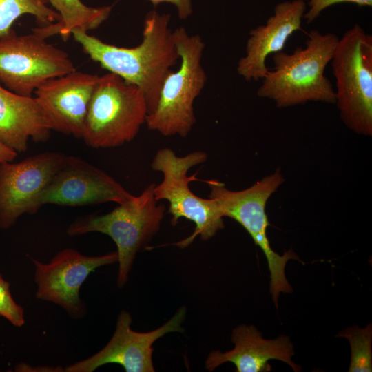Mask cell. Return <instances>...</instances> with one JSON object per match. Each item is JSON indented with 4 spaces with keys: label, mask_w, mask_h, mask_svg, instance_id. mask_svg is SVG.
Masks as SVG:
<instances>
[{
    "label": "cell",
    "mask_w": 372,
    "mask_h": 372,
    "mask_svg": "<svg viewBox=\"0 0 372 372\" xmlns=\"http://www.w3.org/2000/svg\"><path fill=\"white\" fill-rule=\"evenodd\" d=\"M170 20L168 13L149 12L143 22L142 41L132 48L107 43L78 29L71 35L92 61L141 89L149 114L156 109L165 78L179 59Z\"/></svg>",
    "instance_id": "6da1fadb"
},
{
    "label": "cell",
    "mask_w": 372,
    "mask_h": 372,
    "mask_svg": "<svg viewBox=\"0 0 372 372\" xmlns=\"http://www.w3.org/2000/svg\"><path fill=\"white\" fill-rule=\"evenodd\" d=\"M305 47L289 54H273L274 67L269 69L257 90L260 98L272 100L277 107L302 105L309 101L335 103V93L324 71L331 62L339 37L312 30Z\"/></svg>",
    "instance_id": "7a4b0ae2"
},
{
    "label": "cell",
    "mask_w": 372,
    "mask_h": 372,
    "mask_svg": "<svg viewBox=\"0 0 372 372\" xmlns=\"http://www.w3.org/2000/svg\"><path fill=\"white\" fill-rule=\"evenodd\" d=\"M180 64L165 78L154 111L146 116L149 130L164 136H187L196 122L194 103L207 81L202 65L205 42L199 34L190 35L185 28L173 30Z\"/></svg>",
    "instance_id": "3957f363"
},
{
    "label": "cell",
    "mask_w": 372,
    "mask_h": 372,
    "mask_svg": "<svg viewBox=\"0 0 372 372\" xmlns=\"http://www.w3.org/2000/svg\"><path fill=\"white\" fill-rule=\"evenodd\" d=\"M147 115L143 92L113 73L99 76L82 138L92 148H112L133 140Z\"/></svg>",
    "instance_id": "277c9868"
},
{
    "label": "cell",
    "mask_w": 372,
    "mask_h": 372,
    "mask_svg": "<svg viewBox=\"0 0 372 372\" xmlns=\"http://www.w3.org/2000/svg\"><path fill=\"white\" fill-rule=\"evenodd\" d=\"M284 181L279 169L241 191L229 190L223 183L217 180L205 181L210 189L209 197L216 201L223 217H229L239 223L262 250L270 272L269 291L276 307L280 292L293 291L285 273L287 261L295 259L301 262L291 249L283 255L275 252L267 236L269 223L265 211L266 204Z\"/></svg>",
    "instance_id": "5b68a950"
},
{
    "label": "cell",
    "mask_w": 372,
    "mask_h": 372,
    "mask_svg": "<svg viewBox=\"0 0 372 372\" xmlns=\"http://www.w3.org/2000/svg\"><path fill=\"white\" fill-rule=\"evenodd\" d=\"M341 120L354 132L372 136V37L358 24L339 39L331 61Z\"/></svg>",
    "instance_id": "8992f818"
},
{
    "label": "cell",
    "mask_w": 372,
    "mask_h": 372,
    "mask_svg": "<svg viewBox=\"0 0 372 372\" xmlns=\"http://www.w3.org/2000/svg\"><path fill=\"white\" fill-rule=\"evenodd\" d=\"M207 158V154L201 151L178 156L172 149L165 147L156 152L151 163L153 170L163 174V180L155 185L154 193L158 201H168L172 224L176 225L181 218L195 224L193 234L176 243L182 248L198 236L203 240H209L224 227L223 216L216 201L195 195L189 186L190 182L198 180L195 175L187 176L189 170L204 163Z\"/></svg>",
    "instance_id": "52a82bcc"
},
{
    "label": "cell",
    "mask_w": 372,
    "mask_h": 372,
    "mask_svg": "<svg viewBox=\"0 0 372 372\" xmlns=\"http://www.w3.org/2000/svg\"><path fill=\"white\" fill-rule=\"evenodd\" d=\"M154 186L150 184L139 196L118 204L107 214L82 218L67 229L70 236L95 231L114 240L117 247L120 287L127 280L136 253L158 231L163 218L165 207L158 204Z\"/></svg>",
    "instance_id": "ba28073f"
},
{
    "label": "cell",
    "mask_w": 372,
    "mask_h": 372,
    "mask_svg": "<svg viewBox=\"0 0 372 372\" xmlns=\"http://www.w3.org/2000/svg\"><path fill=\"white\" fill-rule=\"evenodd\" d=\"M45 39L14 30L0 38V81L7 89L32 97L46 81L76 70L68 53Z\"/></svg>",
    "instance_id": "9c48e42d"
},
{
    "label": "cell",
    "mask_w": 372,
    "mask_h": 372,
    "mask_svg": "<svg viewBox=\"0 0 372 372\" xmlns=\"http://www.w3.org/2000/svg\"><path fill=\"white\" fill-rule=\"evenodd\" d=\"M65 156L45 152L0 164V229L9 228L23 214L39 210V198Z\"/></svg>",
    "instance_id": "30bf717a"
},
{
    "label": "cell",
    "mask_w": 372,
    "mask_h": 372,
    "mask_svg": "<svg viewBox=\"0 0 372 372\" xmlns=\"http://www.w3.org/2000/svg\"><path fill=\"white\" fill-rule=\"evenodd\" d=\"M134 196L103 170L81 158L65 156L62 163L42 192L38 204L65 206L115 202Z\"/></svg>",
    "instance_id": "8fae6325"
},
{
    "label": "cell",
    "mask_w": 372,
    "mask_h": 372,
    "mask_svg": "<svg viewBox=\"0 0 372 372\" xmlns=\"http://www.w3.org/2000/svg\"><path fill=\"white\" fill-rule=\"evenodd\" d=\"M37 298L52 302L70 316L79 317L84 312L79 289L89 274L96 268L118 262L117 252L87 256L72 248L59 251L44 264L32 259Z\"/></svg>",
    "instance_id": "7c38bea8"
},
{
    "label": "cell",
    "mask_w": 372,
    "mask_h": 372,
    "mask_svg": "<svg viewBox=\"0 0 372 372\" xmlns=\"http://www.w3.org/2000/svg\"><path fill=\"white\" fill-rule=\"evenodd\" d=\"M186 309L180 308L175 315L161 327L147 333H140L130 328L132 318L122 311L111 340L100 351L92 356L65 369L69 372H92L105 364H121L127 372H152V344L169 332H183L181 324Z\"/></svg>",
    "instance_id": "4fadbf2b"
},
{
    "label": "cell",
    "mask_w": 372,
    "mask_h": 372,
    "mask_svg": "<svg viewBox=\"0 0 372 372\" xmlns=\"http://www.w3.org/2000/svg\"><path fill=\"white\" fill-rule=\"evenodd\" d=\"M99 76L72 71L50 79L34 92L52 130L82 138L90 102Z\"/></svg>",
    "instance_id": "5bb4252c"
},
{
    "label": "cell",
    "mask_w": 372,
    "mask_h": 372,
    "mask_svg": "<svg viewBox=\"0 0 372 372\" xmlns=\"http://www.w3.org/2000/svg\"><path fill=\"white\" fill-rule=\"evenodd\" d=\"M306 10L307 3L303 0L278 3L265 25L249 31L245 54L237 64L238 74L247 81L262 80L269 70L267 56L282 51L289 38L302 30Z\"/></svg>",
    "instance_id": "9a60e30c"
},
{
    "label": "cell",
    "mask_w": 372,
    "mask_h": 372,
    "mask_svg": "<svg viewBox=\"0 0 372 372\" xmlns=\"http://www.w3.org/2000/svg\"><path fill=\"white\" fill-rule=\"evenodd\" d=\"M231 340L235 344L232 350L225 353L214 351L209 354L206 369L211 371L229 362L234 364L237 372H269L271 370L269 360H278L288 364L296 372L301 370L291 360L294 351L288 336L266 340L254 326L242 324L233 330Z\"/></svg>",
    "instance_id": "2e32d148"
},
{
    "label": "cell",
    "mask_w": 372,
    "mask_h": 372,
    "mask_svg": "<svg viewBox=\"0 0 372 372\" xmlns=\"http://www.w3.org/2000/svg\"><path fill=\"white\" fill-rule=\"evenodd\" d=\"M51 127L34 96L17 94L0 85V143L18 153L28 142H45Z\"/></svg>",
    "instance_id": "e0dca14e"
},
{
    "label": "cell",
    "mask_w": 372,
    "mask_h": 372,
    "mask_svg": "<svg viewBox=\"0 0 372 372\" xmlns=\"http://www.w3.org/2000/svg\"><path fill=\"white\" fill-rule=\"evenodd\" d=\"M56 9L59 21L36 28L33 32L47 39L59 34L68 39L74 30L85 32L99 28L110 15L112 6L90 7L81 0H47Z\"/></svg>",
    "instance_id": "ac0fdd59"
},
{
    "label": "cell",
    "mask_w": 372,
    "mask_h": 372,
    "mask_svg": "<svg viewBox=\"0 0 372 372\" xmlns=\"http://www.w3.org/2000/svg\"><path fill=\"white\" fill-rule=\"evenodd\" d=\"M24 14L33 16L43 25L60 19L55 10L40 0H0V38L12 32L14 23Z\"/></svg>",
    "instance_id": "d6986e66"
},
{
    "label": "cell",
    "mask_w": 372,
    "mask_h": 372,
    "mask_svg": "<svg viewBox=\"0 0 372 372\" xmlns=\"http://www.w3.org/2000/svg\"><path fill=\"white\" fill-rule=\"evenodd\" d=\"M338 337L347 338L351 346V362L349 372L372 371V326L364 328L354 325L341 330Z\"/></svg>",
    "instance_id": "ffe728a7"
},
{
    "label": "cell",
    "mask_w": 372,
    "mask_h": 372,
    "mask_svg": "<svg viewBox=\"0 0 372 372\" xmlns=\"http://www.w3.org/2000/svg\"><path fill=\"white\" fill-rule=\"evenodd\" d=\"M0 316L16 327H22L25 323L23 309L13 299L10 291V284L1 274Z\"/></svg>",
    "instance_id": "44dd1931"
},
{
    "label": "cell",
    "mask_w": 372,
    "mask_h": 372,
    "mask_svg": "<svg viewBox=\"0 0 372 372\" xmlns=\"http://www.w3.org/2000/svg\"><path fill=\"white\" fill-rule=\"evenodd\" d=\"M308 1L309 10L305 12L304 19L307 23L314 21L326 8L338 3H353L361 7H371L372 0H303Z\"/></svg>",
    "instance_id": "7402d4cb"
},
{
    "label": "cell",
    "mask_w": 372,
    "mask_h": 372,
    "mask_svg": "<svg viewBox=\"0 0 372 372\" xmlns=\"http://www.w3.org/2000/svg\"><path fill=\"white\" fill-rule=\"evenodd\" d=\"M155 6L163 3H171L174 6L177 10V14L180 19L185 20L193 13L192 0H147Z\"/></svg>",
    "instance_id": "603a6c76"
},
{
    "label": "cell",
    "mask_w": 372,
    "mask_h": 372,
    "mask_svg": "<svg viewBox=\"0 0 372 372\" xmlns=\"http://www.w3.org/2000/svg\"><path fill=\"white\" fill-rule=\"evenodd\" d=\"M17 156L16 152L0 143V164L13 161Z\"/></svg>",
    "instance_id": "cb8c5ba5"
},
{
    "label": "cell",
    "mask_w": 372,
    "mask_h": 372,
    "mask_svg": "<svg viewBox=\"0 0 372 372\" xmlns=\"http://www.w3.org/2000/svg\"><path fill=\"white\" fill-rule=\"evenodd\" d=\"M42 2H43L44 3H47V0H40Z\"/></svg>",
    "instance_id": "d4e9b609"
}]
</instances>
